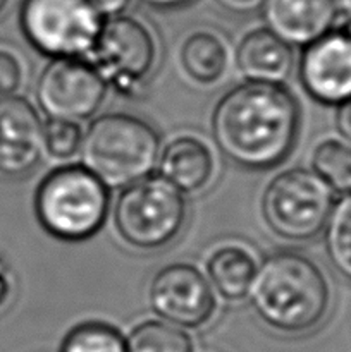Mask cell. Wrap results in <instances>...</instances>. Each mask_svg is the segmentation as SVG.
Returning <instances> with one entry per match:
<instances>
[{"mask_svg":"<svg viewBox=\"0 0 351 352\" xmlns=\"http://www.w3.org/2000/svg\"><path fill=\"white\" fill-rule=\"evenodd\" d=\"M43 150V124L34 107L17 95L0 100V175L30 174Z\"/></svg>","mask_w":351,"mask_h":352,"instance_id":"obj_12","label":"cell"},{"mask_svg":"<svg viewBox=\"0 0 351 352\" xmlns=\"http://www.w3.org/2000/svg\"><path fill=\"white\" fill-rule=\"evenodd\" d=\"M334 2H336L339 16H343L344 19H350L351 17V0H334Z\"/></svg>","mask_w":351,"mask_h":352,"instance_id":"obj_29","label":"cell"},{"mask_svg":"<svg viewBox=\"0 0 351 352\" xmlns=\"http://www.w3.org/2000/svg\"><path fill=\"white\" fill-rule=\"evenodd\" d=\"M188 205L181 191L162 177H145L124 188L114 222L126 244L140 251L169 246L184 229Z\"/></svg>","mask_w":351,"mask_h":352,"instance_id":"obj_5","label":"cell"},{"mask_svg":"<svg viewBox=\"0 0 351 352\" xmlns=\"http://www.w3.org/2000/svg\"><path fill=\"white\" fill-rule=\"evenodd\" d=\"M36 102L50 119L81 122L95 116L107 96V82L89 62L54 58L36 82Z\"/></svg>","mask_w":351,"mask_h":352,"instance_id":"obj_9","label":"cell"},{"mask_svg":"<svg viewBox=\"0 0 351 352\" xmlns=\"http://www.w3.org/2000/svg\"><path fill=\"white\" fill-rule=\"evenodd\" d=\"M23 85V64L14 52L0 48V100L16 96Z\"/></svg>","mask_w":351,"mask_h":352,"instance_id":"obj_23","label":"cell"},{"mask_svg":"<svg viewBox=\"0 0 351 352\" xmlns=\"http://www.w3.org/2000/svg\"><path fill=\"white\" fill-rule=\"evenodd\" d=\"M336 203L334 191L308 168H289L275 175L262 196L268 229L292 243H306L322 234Z\"/></svg>","mask_w":351,"mask_h":352,"instance_id":"obj_6","label":"cell"},{"mask_svg":"<svg viewBox=\"0 0 351 352\" xmlns=\"http://www.w3.org/2000/svg\"><path fill=\"white\" fill-rule=\"evenodd\" d=\"M265 28L289 47H308L336 28L334 0H265L262 6Z\"/></svg>","mask_w":351,"mask_h":352,"instance_id":"obj_13","label":"cell"},{"mask_svg":"<svg viewBox=\"0 0 351 352\" xmlns=\"http://www.w3.org/2000/svg\"><path fill=\"white\" fill-rule=\"evenodd\" d=\"M236 64L248 81L282 85L295 69V54L292 47L264 28L250 31L240 41Z\"/></svg>","mask_w":351,"mask_h":352,"instance_id":"obj_14","label":"cell"},{"mask_svg":"<svg viewBox=\"0 0 351 352\" xmlns=\"http://www.w3.org/2000/svg\"><path fill=\"white\" fill-rule=\"evenodd\" d=\"M157 55V41L150 28L138 17L120 14L103 21L88 57L107 86L120 95L134 96L153 72Z\"/></svg>","mask_w":351,"mask_h":352,"instance_id":"obj_8","label":"cell"},{"mask_svg":"<svg viewBox=\"0 0 351 352\" xmlns=\"http://www.w3.org/2000/svg\"><path fill=\"white\" fill-rule=\"evenodd\" d=\"M298 74L319 103L337 107L351 100V34L337 26L305 47Z\"/></svg>","mask_w":351,"mask_h":352,"instance_id":"obj_11","label":"cell"},{"mask_svg":"<svg viewBox=\"0 0 351 352\" xmlns=\"http://www.w3.org/2000/svg\"><path fill=\"white\" fill-rule=\"evenodd\" d=\"M323 248L330 265L351 282V192L343 195L332 206L323 227Z\"/></svg>","mask_w":351,"mask_h":352,"instance_id":"obj_18","label":"cell"},{"mask_svg":"<svg viewBox=\"0 0 351 352\" xmlns=\"http://www.w3.org/2000/svg\"><path fill=\"white\" fill-rule=\"evenodd\" d=\"M45 150L52 158L67 160L74 157L81 148L83 131L79 122L50 119L43 127Z\"/></svg>","mask_w":351,"mask_h":352,"instance_id":"obj_22","label":"cell"},{"mask_svg":"<svg viewBox=\"0 0 351 352\" xmlns=\"http://www.w3.org/2000/svg\"><path fill=\"white\" fill-rule=\"evenodd\" d=\"M257 268L258 265L253 254L240 244L217 248L206 261L210 284L224 299L229 301H241L248 298Z\"/></svg>","mask_w":351,"mask_h":352,"instance_id":"obj_17","label":"cell"},{"mask_svg":"<svg viewBox=\"0 0 351 352\" xmlns=\"http://www.w3.org/2000/svg\"><path fill=\"white\" fill-rule=\"evenodd\" d=\"M7 3H9V0H0V14L3 12V9L7 7Z\"/></svg>","mask_w":351,"mask_h":352,"instance_id":"obj_30","label":"cell"},{"mask_svg":"<svg viewBox=\"0 0 351 352\" xmlns=\"http://www.w3.org/2000/svg\"><path fill=\"white\" fill-rule=\"evenodd\" d=\"M131 0H89L93 7L96 9V12L103 17V19H109V17H116L124 14V10L127 9Z\"/></svg>","mask_w":351,"mask_h":352,"instance_id":"obj_25","label":"cell"},{"mask_svg":"<svg viewBox=\"0 0 351 352\" xmlns=\"http://www.w3.org/2000/svg\"><path fill=\"white\" fill-rule=\"evenodd\" d=\"M140 2L155 10H176L189 6L195 0H140Z\"/></svg>","mask_w":351,"mask_h":352,"instance_id":"obj_28","label":"cell"},{"mask_svg":"<svg viewBox=\"0 0 351 352\" xmlns=\"http://www.w3.org/2000/svg\"><path fill=\"white\" fill-rule=\"evenodd\" d=\"M14 291V282L10 277L9 270L3 265H0V309L6 308L7 302L10 301V296Z\"/></svg>","mask_w":351,"mask_h":352,"instance_id":"obj_27","label":"cell"},{"mask_svg":"<svg viewBox=\"0 0 351 352\" xmlns=\"http://www.w3.org/2000/svg\"><path fill=\"white\" fill-rule=\"evenodd\" d=\"M258 318L284 336H303L323 323L332 291L322 268L298 251H279L258 265L248 292Z\"/></svg>","mask_w":351,"mask_h":352,"instance_id":"obj_2","label":"cell"},{"mask_svg":"<svg viewBox=\"0 0 351 352\" xmlns=\"http://www.w3.org/2000/svg\"><path fill=\"white\" fill-rule=\"evenodd\" d=\"M127 352H193V340L179 327L158 320H147L131 330Z\"/></svg>","mask_w":351,"mask_h":352,"instance_id":"obj_20","label":"cell"},{"mask_svg":"<svg viewBox=\"0 0 351 352\" xmlns=\"http://www.w3.org/2000/svg\"><path fill=\"white\" fill-rule=\"evenodd\" d=\"M78 153L83 167L107 188H127L155 170L160 136L141 117L105 113L92 120Z\"/></svg>","mask_w":351,"mask_h":352,"instance_id":"obj_3","label":"cell"},{"mask_svg":"<svg viewBox=\"0 0 351 352\" xmlns=\"http://www.w3.org/2000/svg\"><path fill=\"white\" fill-rule=\"evenodd\" d=\"M160 177L182 195L198 192L212 181L215 164L210 148L193 136H179L160 151Z\"/></svg>","mask_w":351,"mask_h":352,"instance_id":"obj_15","label":"cell"},{"mask_svg":"<svg viewBox=\"0 0 351 352\" xmlns=\"http://www.w3.org/2000/svg\"><path fill=\"white\" fill-rule=\"evenodd\" d=\"M103 21L89 0H23L19 7L24 38L54 58L89 55Z\"/></svg>","mask_w":351,"mask_h":352,"instance_id":"obj_7","label":"cell"},{"mask_svg":"<svg viewBox=\"0 0 351 352\" xmlns=\"http://www.w3.org/2000/svg\"><path fill=\"white\" fill-rule=\"evenodd\" d=\"M110 206L109 188L83 165L55 168L34 195L38 222L50 236L79 243L103 227Z\"/></svg>","mask_w":351,"mask_h":352,"instance_id":"obj_4","label":"cell"},{"mask_svg":"<svg viewBox=\"0 0 351 352\" xmlns=\"http://www.w3.org/2000/svg\"><path fill=\"white\" fill-rule=\"evenodd\" d=\"M220 9L236 16H248L262 9L265 0H213Z\"/></svg>","mask_w":351,"mask_h":352,"instance_id":"obj_24","label":"cell"},{"mask_svg":"<svg viewBox=\"0 0 351 352\" xmlns=\"http://www.w3.org/2000/svg\"><path fill=\"white\" fill-rule=\"evenodd\" d=\"M148 299L155 315L179 329H200L215 313L210 282L193 265L174 263L157 272Z\"/></svg>","mask_w":351,"mask_h":352,"instance_id":"obj_10","label":"cell"},{"mask_svg":"<svg viewBox=\"0 0 351 352\" xmlns=\"http://www.w3.org/2000/svg\"><path fill=\"white\" fill-rule=\"evenodd\" d=\"M179 65L195 85L213 86L222 81L229 67V47L213 31H193L179 47Z\"/></svg>","mask_w":351,"mask_h":352,"instance_id":"obj_16","label":"cell"},{"mask_svg":"<svg viewBox=\"0 0 351 352\" xmlns=\"http://www.w3.org/2000/svg\"><path fill=\"white\" fill-rule=\"evenodd\" d=\"M61 352H127L126 339L112 325L88 322L74 327L64 337Z\"/></svg>","mask_w":351,"mask_h":352,"instance_id":"obj_21","label":"cell"},{"mask_svg":"<svg viewBox=\"0 0 351 352\" xmlns=\"http://www.w3.org/2000/svg\"><path fill=\"white\" fill-rule=\"evenodd\" d=\"M336 127L341 138L351 143V100L337 105L336 110Z\"/></svg>","mask_w":351,"mask_h":352,"instance_id":"obj_26","label":"cell"},{"mask_svg":"<svg viewBox=\"0 0 351 352\" xmlns=\"http://www.w3.org/2000/svg\"><path fill=\"white\" fill-rule=\"evenodd\" d=\"M299 105L282 85L244 82L227 91L212 113L220 153L248 170L277 167L298 138Z\"/></svg>","mask_w":351,"mask_h":352,"instance_id":"obj_1","label":"cell"},{"mask_svg":"<svg viewBox=\"0 0 351 352\" xmlns=\"http://www.w3.org/2000/svg\"><path fill=\"white\" fill-rule=\"evenodd\" d=\"M312 170L334 192H351V143L343 138H329L313 148Z\"/></svg>","mask_w":351,"mask_h":352,"instance_id":"obj_19","label":"cell"}]
</instances>
